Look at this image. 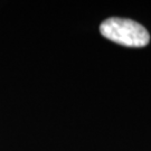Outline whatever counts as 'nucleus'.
I'll return each mask as SVG.
<instances>
[{
  "label": "nucleus",
  "instance_id": "nucleus-1",
  "mask_svg": "<svg viewBox=\"0 0 151 151\" xmlns=\"http://www.w3.org/2000/svg\"><path fill=\"white\" fill-rule=\"evenodd\" d=\"M100 32L109 40L127 47L140 48L150 42V35L146 27L128 18H108L101 24Z\"/></svg>",
  "mask_w": 151,
  "mask_h": 151
}]
</instances>
